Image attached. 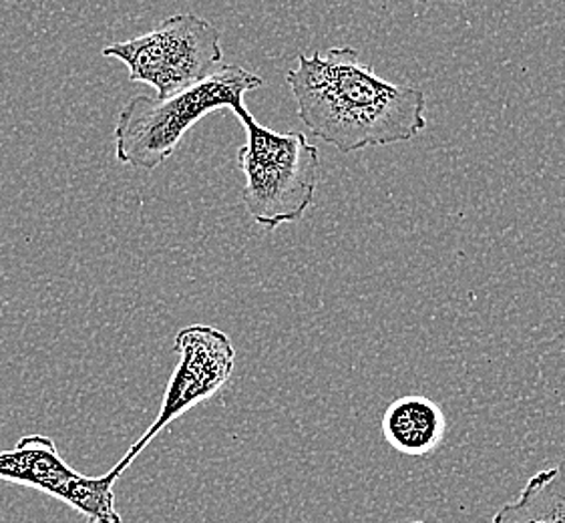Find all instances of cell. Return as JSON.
<instances>
[{"label": "cell", "mask_w": 565, "mask_h": 523, "mask_svg": "<svg viewBox=\"0 0 565 523\" xmlns=\"http://www.w3.org/2000/svg\"><path fill=\"white\" fill-rule=\"evenodd\" d=\"M103 57L121 61L129 81L153 87L158 99L195 87L226 67L220 31L193 12L173 14L149 33L105 46Z\"/></svg>", "instance_id": "4"}, {"label": "cell", "mask_w": 565, "mask_h": 523, "mask_svg": "<svg viewBox=\"0 0 565 523\" xmlns=\"http://www.w3.org/2000/svg\"><path fill=\"white\" fill-rule=\"evenodd\" d=\"M420 2H435V0H420ZM443 2H455V4H463L465 0H443Z\"/></svg>", "instance_id": "9"}, {"label": "cell", "mask_w": 565, "mask_h": 523, "mask_svg": "<svg viewBox=\"0 0 565 523\" xmlns=\"http://www.w3.org/2000/svg\"><path fill=\"white\" fill-rule=\"evenodd\" d=\"M264 79L239 65H226L217 75L166 99L136 95L117 117L115 158L119 163L156 170L180 148L181 139L205 115L232 109L246 114V93L260 89Z\"/></svg>", "instance_id": "2"}, {"label": "cell", "mask_w": 565, "mask_h": 523, "mask_svg": "<svg viewBox=\"0 0 565 523\" xmlns=\"http://www.w3.org/2000/svg\"><path fill=\"white\" fill-rule=\"evenodd\" d=\"M77 471L58 456L57 445L45 435H26L14 449L0 451V479L46 493L61 501Z\"/></svg>", "instance_id": "6"}, {"label": "cell", "mask_w": 565, "mask_h": 523, "mask_svg": "<svg viewBox=\"0 0 565 523\" xmlns=\"http://www.w3.org/2000/svg\"><path fill=\"white\" fill-rule=\"evenodd\" d=\"M173 351L180 354V363L163 393L159 415L146 435L139 437V441L117 463L124 473L170 423L222 391L236 366V349L232 339L224 330L205 324L181 329L173 341Z\"/></svg>", "instance_id": "5"}, {"label": "cell", "mask_w": 565, "mask_h": 523, "mask_svg": "<svg viewBox=\"0 0 565 523\" xmlns=\"http://www.w3.org/2000/svg\"><path fill=\"white\" fill-rule=\"evenodd\" d=\"M248 143L239 148V168L246 175L242 200L248 216L266 230L280 228L305 217L317 195L320 153L305 134H278L246 111L238 117Z\"/></svg>", "instance_id": "3"}, {"label": "cell", "mask_w": 565, "mask_h": 523, "mask_svg": "<svg viewBox=\"0 0 565 523\" xmlns=\"http://www.w3.org/2000/svg\"><path fill=\"white\" fill-rule=\"evenodd\" d=\"M445 433V413L435 401L423 395L396 398L383 417L386 444L403 456H429L443 444Z\"/></svg>", "instance_id": "7"}, {"label": "cell", "mask_w": 565, "mask_h": 523, "mask_svg": "<svg viewBox=\"0 0 565 523\" xmlns=\"http://www.w3.org/2000/svg\"><path fill=\"white\" fill-rule=\"evenodd\" d=\"M491 523H565V459L530 478L520 498L505 503Z\"/></svg>", "instance_id": "8"}, {"label": "cell", "mask_w": 565, "mask_h": 523, "mask_svg": "<svg viewBox=\"0 0 565 523\" xmlns=\"http://www.w3.org/2000/svg\"><path fill=\"white\" fill-rule=\"evenodd\" d=\"M286 83L306 129L340 153L395 146L427 129L423 89L383 79L352 46L298 55Z\"/></svg>", "instance_id": "1"}]
</instances>
